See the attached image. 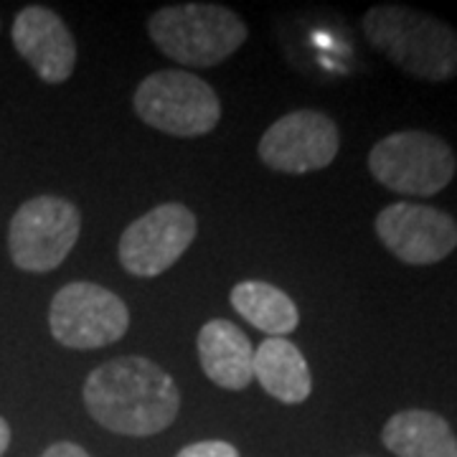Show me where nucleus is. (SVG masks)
<instances>
[{
    "instance_id": "1",
    "label": "nucleus",
    "mask_w": 457,
    "mask_h": 457,
    "mask_svg": "<svg viewBox=\"0 0 457 457\" xmlns=\"http://www.w3.org/2000/svg\"><path fill=\"white\" fill-rule=\"evenodd\" d=\"M84 407L99 427L114 435L150 437L176 422L180 392L155 361L122 356L87 376Z\"/></svg>"
},
{
    "instance_id": "2",
    "label": "nucleus",
    "mask_w": 457,
    "mask_h": 457,
    "mask_svg": "<svg viewBox=\"0 0 457 457\" xmlns=\"http://www.w3.org/2000/svg\"><path fill=\"white\" fill-rule=\"evenodd\" d=\"M363 33L414 79L437 84L457 77V31L440 18L404 5H374L363 16Z\"/></svg>"
},
{
    "instance_id": "3",
    "label": "nucleus",
    "mask_w": 457,
    "mask_h": 457,
    "mask_svg": "<svg viewBox=\"0 0 457 457\" xmlns=\"http://www.w3.org/2000/svg\"><path fill=\"white\" fill-rule=\"evenodd\" d=\"M147 36L168 59L206 69L227 62L249 36L239 13L213 3L168 5L147 18Z\"/></svg>"
},
{
    "instance_id": "4",
    "label": "nucleus",
    "mask_w": 457,
    "mask_h": 457,
    "mask_svg": "<svg viewBox=\"0 0 457 457\" xmlns=\"http://www.w3.org/2000/svg\"><path fill=\"white\" fill-rule=\"evenodd\" d=\"M135 112L153 130L173 137H201L219 125L221 102L201 77L183 69L153 71L135 89Z\"/></svg>"
},
{
    "instance_id": "5",
    "label": "nucleus",
    "mask_w": 457,
    "mask_h": 457,
    "mask_svg": "<svg viewBox=\"0 0 457 457\" xmlns=\"http://www.w3.org/2000/svg\"><path fill=\"white\" fill-rule=\"evenodd\" d=\"M455 153L425 130H402L378 140L369 153V170L384 188L404 196H435L455 176Z\"/></svg>"
},
{
    "instance_id": "6",
    "label": "nucleus",
    "mask_w": 457,
    "mask_h": 457,
    "mask_svg": "<svg viewBox=\"0 0 457 457\" xmlns=\"http://www.w3.org/2000/svg\"><path fill=\"white\" fill-rule=\"evenodd\" d=\"M82 231V213L62 196H36L11 219L8 249L18 270L44 275L69 257Z\"/></svg>"
},
{
    "instance_id": "7",
    "label": "nucleus",
    "mask_w": 457,
    "mask_h": 457,
    "mask_svg": "<svg viewBox=\"0 0 457 457\" xmlns=\"http://www.w3.org/2000/svg\"><path fill=\"white\" fill-rule=\"evenodd\" d=\"M49 328L56 341L74 351L117 343L130 328V311L120 295L95 282H69L54 295Z\"/></svg>"
},
{
    "instance_id": "8",
    "label": "nucleus",
    "mask_w": 457,
    "mask_h": 457,
    "mask_svg": "<svg viewBox=\"0 0 457 457\" xmlns=\"http://www.w3.org/2000/svg\"><path fill=\"white\" fill-rule=\"evenodd\" d=\"M196 216L183 204H161L135 219L120 237V264L135 278H158L196 239Z\"/></svg>"
},
{
    "instance_id": "9",
    "label": "nucleus",
    "mask_w": 457,
    "mask_h": 457,
    "mask_svg": "<svg viewBox=\"0 0 457 457\" xmlns=\"http://www.w3.org/2000/svg\"><path fill=\"white\" fill-rule=\"evenodd\" d=\"M341 135L336 122L318 110H295L272 122L260 140V161L270 170L303 176L336 161Z\"/></svg>"
},
{
    "instance_id": "10",
    "label": "nucleus",
    "mask_w": 457,
    "mask_h": 457,
    "mask_svg": "<svg viewBox=\"0 0 457 457\" xmlns=\"http://www.w3.org/2000/svg\"><path fill=\"white\" fill-rule=\"evenodd\" d=\"M378 242L392 252L396 260L414 267L437 264L450 257L457 246V221L450 213L396 201L381 209L374 221Z\"/></svg>"
},
{
    "instance_id": "11",
    "label": "nucleus",
    "mask_w": 457,
    "mask_h": 457,
    "mask_svg": "<svg viewBox=\"0 0 457 457\" xmlns=\"http://www.w3.org/2000/svg\"><path fill=\"white\" fill-rule=\"evenodd\" d=\"M13 46L46 84H62L74 74L77 44L66 23L44 5L23 8L13 21Z\"/></svg>"
},
{
    "instance_id": "12",
    "label": "nucleus",
    "mask_w": 457,
    "mask_h": 457,
    "mask_svg": "<svg viewBox=\"0 0 457 457\" xmlns=\"http://www.w3.org/2000/svg\"><path fill=\"white\" fill-rule=\"evenodd\" d=\"M198 361L216 386L242 392L254 378V348L245 330L216 318L198 330Z\"/></svg>"
},
{
    "instance_id": "13",
    "label": "nucleus",
    "mask_w": 457,
    "mask_h": 457,
    "mask_svg": "<svg viewBox=\"0 0 457 457\" xmlns=\"http://www.w3.org/2000/svg\"><path fill=\"white\" fill-rule=\"evenodd\" d=\"M381 442L396 457H457L453 427L427 409L396 411L381 429Z\"/></svg>"
},
{
    "instance_id": "14",
    "label": "nucleus",
    "mask_w": 457,
    "mask_h": 457,
    "mask_svg": "<svg viewBox=\"0 0 457 457\" xmlns=\"http://www.w3.org/2000/svg\"><path fill=\"white\" fill-rule=\"evenodd\" d=\"M254 378L282 404H303L312 394L311 366L287 338H267L254 351Z\"/></svg>"
},
{
    "instance_id": "15",
    "label": "nucleus",
    "mask_w": 457,
    "mask_h": 457,
    "mask_svg": "<svg viewBox=\"0 0 457 457\" xmlns=\"http://www.w3.org/2000/svg\"><path fill=\"white\" fill-rule=\"evenodd\" d=\"M228 297H231L234 311L239 312L246 323L267 333L270 338L290 336L300 323V312H297L293 297L270 282L245 279V282L234 285Z\"/></svg>"
},
{
    "instance_id": "16",
    "label": "nucleus",
    "mask_w": 457,
    "mask_h": 457,
    "mask_svg": "<svg viewBox=\"0 0 457 457\" xmlns=\"http://www.w3.org/2000/svg\"><path fill=\"white\" fill-rule=\"evenodd\" d=\"M176 457H239V450L224 440H204L183 447Z\"/></svg>"
},
{
    "instance_id": "17",
    "label": "nucleus",
    "mask_w": 457,
    "mask_h": 457,
    "mask_svg": "<svg viewBox=\"0 0 457 457\" xmlns=\"http://www.w3.org/2000/svg\"><path fill=\"white\" fill-rule=\"evenodd\" d=\"M41 457H89V455H87V450H84V447L74 445V442H56V445H51L49 450H46Z\"/></svg>"
},
{
    "instance_id": "18",
    "label": "nucleus",
    "mask_w": 457,
    "mask_h": 457,
    "mask_svg": "<svg viewBox=\"0 0 457 457\" xmlns=\"http://www.w3.org/2000/svg\"><path fill=\"white\" fill-rule=\"evenodd\" d=\"M8 445H11V427H8V422L0 417V457L5 455Z\"/></svg>"
}]
</instances>
